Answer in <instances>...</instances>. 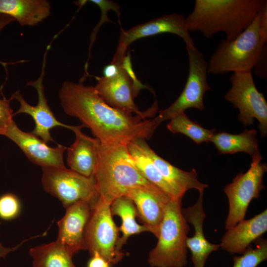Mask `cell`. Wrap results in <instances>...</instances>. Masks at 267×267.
Here are the masks:
<instances>
[{
  "label": "cell",
  "instance_id": "obj_4",
  "mask_svg": "<svg viewBox=\"0 0 267 267\" xmlns=\"http://www.w3.org/2000/svg\"><path fill=\"white\" fill-rule=\"evenodd\" d=\"M181 201L172 199L167 205L157 244L149 254L151 267H184L187 264L186 239L189 226L181 212Z\"/></svg>",
  "mask_w": 267,
  "mask_h": 267
},
{
  "label": "cell",
  "instance_id": "obj_25",
  "mask_svg": "<svg viewBox=\"0 0 267 267\" xmlns=\"http://www.w3.org/2000/svg\"><path fill=\"white\" fill-rule=\"evenodd\" d=\"M30 254L33 267H77L74 255L56 240L31 248Z\"/></svg>",
  "mask_w": 267,
  "mask_h": 267
},
{
  "label": "cell",
  "instance_id": "obj_32",
  "mask_svg": "<svg viewBox=\"0 0 267 267\" xmlns=\"http://www.w3.org/2000/svg\"><path fill=\"white\" fill-rule=\"evenodd\" d=\"M259 33L263 43H267V3L264 5L259 13Z\"/></svg>",
  "mask_w": 267,
  "mask_h": 267
},
{
  "label": "cell",
  "instance_id": "obj_2",
  "mask_svg": "<svg viewBox=\"0 0 267 267\" xmlns=\"http://www.w3.org/2000/svg\"><path fill=\"white\" fill-rule=\"evenodd\" d=\"M267 3V0H195L185 17L188 32L198 31L206 38L222 32L226 40L235 39L246 29Z\"/></svg>",
  "mask_w": 267,
  "mask_h": 267
},
{
  "label": "cell",
  "instance_id": "obj_17",
  "mask_svg": "<svg viewBox=\"0 0 267 267\" xmlns=\"http://www.w3.org/2000/svg\"><path fill=\"white\" fill-rule=\"evenodd\" d=\"M203 192L199 191V197L193 205L181 209L185 219L192 224L194 229L193 236L187 237L186 239V246L191 253V261L194 267H204L209 255L220 247V244L209 242L204 234L203 226L206 214L203 205Z\"/></svg>",
  "mask_w": 267,
  "mask_h": 267
},
{
  "label": "cell",
  "instance_id": "obj_23",
  "mask_svg": "<svg viewBox=\"0 0 267 267\" xmlns=\"http://www.w3.org/2000/svg\"><path fill=\"white\" fill-rule=\"evenodd\" d=\"M257 135V132L255 129H246L238 134L219 132L213 134L210 141L214 143L221 154L244 152L253 158L260 155Z\"/></svg>",
  "mask_w": 267,
  "mask_h": 267
},
{
  "label": "cell",
  "instance_id": "obj_15",
  "mask_svg": "<svg viewBox=\"0 0 267 267\" xmlns=\"http://www.w3.org/2000/svg\"><path fill=\"white\" fill-rule=\"evenodd\" d=\"M98 198L82 200L68 206L64 216L57 222L58 234L56 241L73 255L84 250L86 228L92 207Z\"/></svg>",
  "mask_w": 267,
  "mask_h": 267
},
{
  "label": "cell",
  "instance_id": "obj_33",
  "mask_svg": "<svg viewBox=\"0 0 267 267\" xmlns=\"http://www.w3.org/2000/svg\"><path fill=\"white\" fill-rule=\"evenodd\" d=\"M110 265L98 254L94 253L91 256L88 261L87 267H110Z\"/></svg>",
  "mask_w": 267,
  "mask_h": 267
},
{
  "label": "cell",
  "instance_id": "obj_29",
  "mask_svg": "<svg viewBox=\"0 0 267 267\" xmlns=\"http://www.w3.org/2000/svg\"><path fill=\"white\" fill-rule=\"evenodd\" d=\"M90 1L97 5L100 7L101 11V17L99 22L94 29L93 31L91 34L90 38L91 41L90 44L91 46L95 39L98 30L101 24L104 22H111V20L107 16L108 11L110 10L114 11L118 16L119 19H120V11L119 6L116 3L113 1L107 0H91Z\"/></svg>",
  "mask_w": 267,
  "mask_h": 267
},
{
  "label": "cell",
  "instance_id": "obj_16",
  "mask_svg": "<svg viewBox=\"0 0 267 267\" xmlns=\"http://www.w3.org/2000/svg\"><path fill=\"white\" fill-rule=\"evenodd\" d=\"M125 196L132 199L137 217L157 238L166 208L172 199L154 185L131 189Z\"/></svg>",
  "mask_w": 267,
  "mask_h": 267
},
{
  "label": "cell",
  "instance_id": "obj_10",
  "mask_svg": "<svg viewBox=\"0 0 267 267\" xmlns=\"http://www.w3.org/2000/svg\"><path fill=\"white\" fill-rule=\"evenodd\" d=\"M42 168L44 190L58 198L65 208L78 201L98 198L94 176L87 177L66 167Z\"/></svg>",
  "mask_w": 267,
  "mask_h": 267
},
{
  "label": "cell",
  "instance_id": "obj_20",
  "mask_svg": "<svg viewBox=\"0 0 267 267\" xmlns=\"http://www.w3.org/2000/svg\"><path fill=\"white\" fill-rule=\"evenodd\" d=\"M140 142L144 150L163 178L182 195L183 196L189 189H195L200 191L204 190L208 187L207 184L199 181L198 174L195 169H193L190 172L183 171L158 155L150 147L146 139L141 138Z\"/></svg>",
  "mask_w": 267,
  "mask_h": 267
},
{
  "label": "cell",
  "instance_id": "obj_35",
  "mask_svg": "<svg viewBox=\"0 0 267 267\" xmlns=\"http://www.w3.org/2000/svg\"><path fill=\"white\" fill-rule=\"evenodd\" d=\"M15 21L11 16L0 13V32L7 24Z\"/></svg>",
  "mask_w": 267,
  "mask_h": 267
},
{
  "label": "cell",
  "instance_id": "obj_19",
  "mask_svg": "<svg viewBox=\"0 0 267 267\" xmlns=\"http://www.w3.org/2000/svg\"><path fill=\"white\" fill-rule=\"evenodd\" d=\"M82 125L74 126L75 134L74 143L67 148V163L70 169L87 177L94 176L100 141L82 132Z\"/></svg>",
  "mask_w": 267,
  "mask_h": 267
},
{
  "label": "cell",
  "instance_id": "obj_8",
  "mask_svg": "<svg viewBox=\"0 0 267 267\" xmlns=\"http://www.w3.org/2000/svg\"><path fill=\"white\" fill-rule=\"evenodd\" d=\"M262 159L261 154L252 158L248 171L238 173L224 189L229 203L228 214L225 222L226 230L244 219L251 201L259 198L261 191L265 188L263 176L267 171V166L262 163Z\"/></svg>",
  "mask_w": 267,
  "mask_h": 267
},
{
  "label": "cell",
  "instance_id": "obj_34",
  "mask_svg": "<svg viewBox=\"0 0 267 267\" xmlns=\"http://www.w3.org/2000/svg\"><path fill=\"white\" fill-rule=\"evenodd\" d=\"M34 237H32L28 239V240L32 239ZM28 240L23 241L20 244L12 248L5 247L0 242V258H5L9 253L17 250L24 242H25Z\"/></svg>",
  "mask_w": 267,
  "mask_h": 267
},
{
  "label": "cell",
  "instance_id": "obj_22",
  "mask_svg": "<svg viewBox=\"0 0 267 267\" xmlns=\"http://www.w3.org/2000/svg\"><path fill=\"white\" fill-rule=\"evenodd\" d=\"M140 139L133 140L127 145L129 154L137 169L146 179L161 189L172 199H182L183 196L166 181L145 152L140 144Z\"/></svg>",
  "mask_w": 267,
  "mask_h": 267
},
{
  "label": "cell",
  "instance_id": "obj_11",
  "mask_svg": "<svg viewBox=\"0 0 267 267\" xmlns=\"http://www.w3.org/2000/svg\"><path fill=\"white\" fill-rule=\"evenodd\" d=\"M188 56L189 70L184 88L177 100L167 108L159 111L155 117L161 124L174 114L190 108L204 109L203 97L211 88L207 82L208 62L203 54L194 46L186 45Z\"/></svg>",
  "mask_w": 267,
  "mask_h": 267
},
{
  "label": "cell",
  "instance_id": "obj_27",
  "mask_svg": "<svg viewBox=\"0 0 267 267\" xmlns=\"http://www.w3.org/2000/svg\"><path fill=\"white\" fill-rule=\"evenodd\" d=\"M255 248L250 245L240 256L233 257V267H257L267 259V241L261 237L254 241Z\"/></svg>",
  "mask_w": 267,
  "mask_h": 267
},
{
  "label": "cell",
  "instance_id": "obj_26",
  "mask_svg": "<svg viewBox=\"0 0 267 267\" xmlns=\"http://www.w3.org/2000/svg\"><path fill=\"white\" fill-rule=\"evenodd\" d=\"M169 120L170 121L167 126L168 130L174 134H183L198 144L210 141L211 136L216 133L215 129H205L192 121L184 112L174 114Z\"/></svg>",
  "mask_w": 267,
  "mask_h": 267
},
{
  "label": "cell",
  "instance_id": "obj_1",
  "mask_svg": "<svg viewBox=\"0 0 267 267\" xmlns=\"http://www.w3.org/2000/svg\"><path fill=\"white\" fill-rule=\"evenodd\" d=\"M61 105L67 115L77 118L104 145H126L138 138L149 139L160 124L154 118L134 115L106 103L94 87L65 81L59 93Z\"/></svg>",
  "mask_w": 267,
  "mask_h": 267
},
{
  "label": "cell",
  "instance_id": "obj_12",
  "mask_svg": "<svg viewBox=\"0 0 267 267\" xmlns=\"http://www.w3.org/2000/svg\"><path fill=\"white\" fill-rule=\"evenodd\" d=\"M167 33L180 37L186 45H194L186 27L185 17L178 13L167 14L137 25L128 30L122 29L117 48L111 63L121 64L126 55L128 46L135 41Z\"/></svg>",
  "mask_w": 267,
  "mask_h": 267
},
{
  "label": "cell",
  "instance_id": "obj_21",
  "mask_svg": "<svg viewBox=\"0 0 267 267\" xmlns=\"http://www.w3.org/2000/svg\"><path fill=\"white\" fill-rule=\"evenodd\" d=\"M46 0H0V13L9 15L21 26H34L50 14Z\"/></svg>",
  "mask_w": 267,
  "mask_h": 267
},
{
  "label": "cell",
  "instance_id": "obj_7",
  "mask_svg": "<svg viewBox=\"0 0 267 267\" xmlns=\"http://www.w3.org/2000/svg\"><path fill=\"white\" fill-rule=\"evenodd\" d=\"M110 206L99 198L93 205L85 232L84 247L90 256L97 253L111 266L125 254L117 249L119 230L113 220Z\"/></svg>",
  "mask_w": 267,
  "mask_h": 267
},
{
  "label": "cell",
  "instance_id": "obj_30",
  "mask_svg": "<svg viewBox=\"0 0 267 267\" xmlns=\"http://www.w3.org/2000/svg\"><path fill=\"white\" fill-rule=\"evenodd\" d=\"M11 99H6L3 95L0 98V135H3L13 121V111L10 107Z\"/></svg>",
  "mask_w": 267,
  "mask_h": 267
},
{
  "label": "cell",
  "instance_id": "obj_31",
  "mask_svg": "<svg viewBox=\"0 0 267 267\" xmlns=\"http://www.w3.org/2000/svg\"><path fill=\"white\" fill-rule=\"evenodd\" d=\"M267 46L264 45L261 53L253 69L254 74L258 77L267 80Z\"/></svg>",
  "mask_w": 267,
  "mask_h": 267
},
{
  "label": "cell",
  "instance_id": "obj_9",
  "mask_svg": "<svg viewBox=\"0 0 267 267\" xmlns=\"http://www.w3.org/2000/svg\"><path fill=\"white\" fill-rule=\"evenodd\" d=\"M231 87L224 99L238 109V118L244 126L252 125L256 119L262 137L267 134V102L256 87L252 71L234 73L230 78Z\"/></svg>",
  "mask_w": 267,
  "mask_h": 267
},
{
  "label": "cell",
  "instance_id": "obj_14",
  "mask_svg": "<svg viewBox=\"0 0 267 267\" xmlns=\"http://www.w3.org/2000/svg\"><path fill=\"white\" fill-rule=\"evenodd\" d=\"M4 135L14 142L33 163L42 168L66 167L63 155L67 148L63 145L51 147L31 132L20 130L14 121Z\"/></svg>",
  "mask_w": 267,
  "mask_h": 267
},
{
  "label": "cell",
  "instance_id": "obj_24",
  "mask_svg": "<svg viewBox=\"0 0 267 267\" xmlns=\"http://www.w3.org/2000/svg\"><path fill=\"white\" fill-rule=\"evenodd\" d=\"M110 208L112 216H118L122 220V224L119 230L122 232V236L119 238L117 249L119 251L122 252L123 245L126 243L130 236L149 231V229L145 225H140L136 222V209L133 201L129 197L126 196L117 197L112 202Z\"/></svg>",
  "mask_w": 267,
  "mask_h": 267
},
{
  "label": "cell",
  "instance_id": "obj_6",
  "mask_svg": "<svg viewBox=\"0 0 267 267\" xmlns=\"http://www.w3.org/2000/svg\"><path fill=\"white\" fill-rule=\"evenodd\" d=\"M97 81L94 87L103 100L109 106L120 111L135 115L154 116L158 109L156 100L146 111L139 110L134 98L142 89L148 88L137 79L132 69L131 58L126 55L117 72L110 77H95Z\"/></svg>",
  "mask_w": 267,
  "mask_h": 267
},
{
  "label": "cell",
  "instance_id": "obj_3",
  "mask_svg": "<svg viewBox=\"0 0 267 267\" xmlns=\"http://www.w3.org/2000/svg\"><path fill=\"white\" fill-rule=\"evenodd\" d=\"M94 177L98 198L110 205L131 189L154 185L141 175L127 145L122 144L106 145L100 142Z\"/></svg>",
  "mask_w": 267,
  "mask_h": 267
},
{
  "label": "cell",
  "instance_id": "obj_28",
  "mask_svg": "<svg viewBox=\"0 0 267 267\" xmlns=\"http://www.w3.org/2000/svg\"><path fill=\"white\" fill-rule=\"evenodd\" d=\"M20 211V203L14 194L7 193L0 196V219L9 221L16 218Z\"/></svg>",
  "mask_w": 267,
  "mask_h": 267
},
{
  "label": "cell",
  "instance_id": "obj_5",
  "mask_svg": "<svg viewBox=\"0 0 267 267\" xmlns=\"http://www.w3.org/2000/svg\"><path fill=\"white\" fill-rule=\"evenodd\" d=\"M259 14L251 25L232 41L222 39L208 62V73L252 71L264 44L259 33Z\"/></svg>",
  "mask_w": 267,
  "mask_h": 267
},
{
  "label": "cell",
  "instance_id": "obj_18",
  "mask_svg": "<svg viewBox=\"0 0 267 267\" xmlns=\"http://www.w3.org/2000/svg\"><path fill=\"white\" fill-rule=\"evenodd\" d=\"M267 231V210L248 220H243L227 229L220 244L231 254H242Z\"/></svg>",
  "mask_w": 267,
  "mask_h": 267
},
{
  "label": "cell",
  "instance_id": "obj_13",
  "mask_svg": "<svg viewBox=\"0 0 267 267\" xmlns=\"http://www.w3.org/2000/svg\"><path fill=\"white\" fill-rule=\"evenodd\" d=\"M48 49L44 54L41 73L39 78L34 81L27 82L26 86H31L35 89L38 95V102L35 106L27 103L19 90L13 93L10 99H16L20 103L18 110L13 113V116L18 114L24 113L30 115L35 123V127L31 133L46 143L54 142L50 131L56 127H61L72 130L74 126L64 124L59 122L49 108L44 93L43 79L45 75L46 55Z\"/></svg>",
  "mask_w": 267,
  "mask_h": 267
}]
</instances>
